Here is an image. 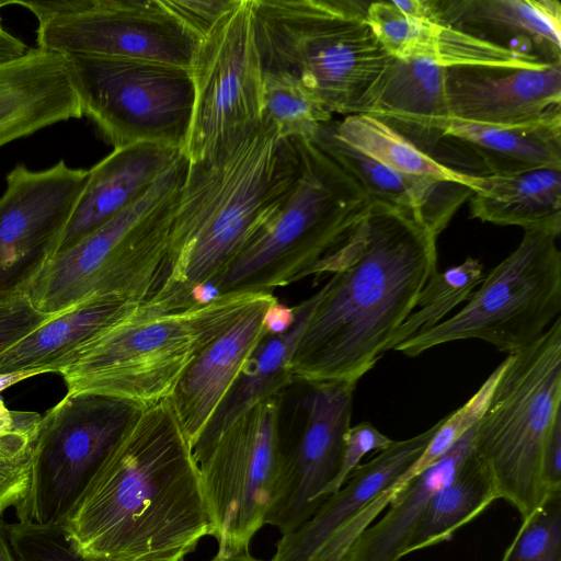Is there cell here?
Returning <instances> with one entry per match:
<instances>
[{"label": "cell", "instance_id": "40", "mask_svg": "<svg viewBox=\"0 0 561 561\" xmlns=\"http://www.w3.org/2000/svg\"><path fill=\"white\" fill-rule=\"evenodd\" d=\"M165 8L199 42L240 0H162Z\"/></svg>", "mask_w": 561, "mask_h": 561}, {"label": "cell", "instance_id": "39", "mask_svg": "<svg viewBox=\"0 0 561 561\" xmlns=\"http://www.w3.org/2000/svg\"><path fill=\"white\" fill-rule=\"evenodd\" d=\"M393 440L377 430L370 422L364 421L347 431L342 463L337 474L325 488L323 495L336 492L352 471L360 465L362 459L371 451L379 453Z\"/></svg>", "mask_w": 561, "mask_h": 561}, {"label": "cell", "instance_id": "22", "mask_svg": "<svg viewBox=\"0 0 561 561\" xmlns=\"http://www.w3.org/2000/svg\"><path fill=\"white\" fill-rule=\"evenodd\" d=\"M182 153L181 149L148 142L114 149L89 170L56 253L75 244L131 205Z\"/></svg>", "mask_w": 561, "mask_h": 561}, {"label": "cell", "instance_id": "16", "mask_svg": "<svg viewBox=\"0 0 561 561\" xmlns=\"http://www.w3.org/2000/svg\"><path fill=\"white\" fill-rule=\"evenodd\" d=\"M89 170L60 160L43 171L19 164L0 198V293L24 291L56 253Z\"/></svg>", "mask_w": 561, "mask_h": 561}, {"label": "cell", "instance_id": "20", "mask_svg": "<svg viewBox=\"0 0 561 561\" xmlns=\"http://www.w3.org/2000/svg\"><path fill=\"white\" fill-rule=\"evenodd\" d=\"M277 298L263 293L191 362L169 400L192 448L264 335L263 320Z\"/></svg>", "mask_w": 561, "mask_h": 561}, {"label": "cell", "instance_id": "37", "mask_svg": "<svg viewBox=\"0 0 561 561\" xmlns=\"http://www.w3.org/2000/svg\"><path fill=\"white\" fill-rule=\"evenodd\" d=\"M8 535L18 561H91L77 551L61 526L18 520L8 524Z\"/></svg>", "mask_w": 561, "mask_h": 561}, {"label": "cell", "instance_id": "46", "mask_svg": "<svg viewBox=\"0 0 561 561\" xmlns=\"http://www.w3.org/2000/svg\"><path fill=\"white\" fill-rule=\"evenodd\" d=\"M0 561H18L8 535V524L0 516Z\"/></svg>", "mask_w": 561, "mask_h": 561}, {"label": "cell", "instance_id": "7", "mask_svg": "<svg viewBox=\"0 0 561 561\" xmlns=\"http://www.w3.org/2000/svg\"><path fill=\"white\" fill-rule=\"evenodd\" d=\"M297 180L277 213L207 285L215 296L273 293L308 272L350 234L371 201L333 159L295 139Z\"/></svg>", "mask_w": 561, "mask_h": 561}, {"label": "cell", "instance_id": "3", "mask_svg": "<svg viewBox=\"0 0 561 561\" xmlns=\"http://www.w3.org/2000/svg\"><path fill=\"white\" fill-rule=\"evenodd\" d=\"M299 169L296 140L280 138L264 116L254 130L213 157L188 162L161 278L148 300L169 309L198 305L194 291L277 213Z\"/></svg>", "mask_w": 561, "mask_h": 561}, {"label": "cell", "instance_id": "38", "mask_svg": "<svg viewBox=\"0 0 561 561\" xmlns=\"http://www.w3.org/2000/svg\"><path fill=\"white\" fill-rule=\"evenodd\" d=\"M54 317L38 310L23 291L0 293V354Z\"/></svg>", "mask_w": 561, "mask_h": 561}, {"label": "cell", "instance_id": "41", "mask_svg": "<svg viewBox=\"0 0 561 561\" xmlns=\"http://www.w3.org/2000/svg\"><path fill=\"white\" fill-rule=\"evenodd\" d=\"M32 455L11 457L0 449V516L18 507L31 488Z\"/></svg>", "mask_w": 561, "mask_h": 561}, {"label": "cell", "instance_id": "36", "mask_svg": "<svg viewBox=\"0 0 561 561\" xmlns=\"http://www.w3.org/2000/svg\"><path fill=\"white\" fill-rule=\"evenodd\" d=\"M500 561H561V489L546 493Z\"/></svg>", "mask_w": 561, "mask_h": 561}, {"label": "cell", "instance_id": "23", "mask_svg": "<svg viewBox=\"0 0 561 561\" xmlns=\"http://www.w3.org/2000/svg\"><path fill=\"white\" fill-rule=\"evenodd\" d=\"M310 141L342 167L371 202L411 211L436 238L473 193L461 183L409 175L376 162L341 141L330 121Z\"/></svg>", "mask_w": 561, "mask_h": 561}, {"label": "cell", "instance_id": "17", "mask_svg": "<svg viewBox=\"0 0 561 561\" xmlns=\"http://www.w3.org/2000/svg\"><path fill=\"white\" fill-rule=\"evenodd\" d=\"M445 88L450 119L492 126L561 119V60L540 68L451 67Z\"/></svg>", "mask_w": 561, "mask_h": 561}, {"label": "cell", "instance_id": "29", "mask_svg": "<svg viewBox=\"0 0 561 561\" xmlns=\"http://www.w3.org/2000/svg\"><path fill=\"white\" fill-rule=\"evenodd\" d=\"M320 295L321 289L296 306V320L289 330L264 333L192 449L207 445L250 408L283 392L295 381L291 357Z\"/></svg>", "mask_w": 561, "mask_h": 561}, {"label": "cell", "instance_id": "35", "mask_svg": "<svg viewBox=\"0 0 561 561\" xmlns=\"http://www.w3.org/2000/svg\"><path fill=\"white\" fill-rule=\"evenodd\" d=\"M502 368L503 362L463 405L440 420L422 455L382 492L385 499L392 501L397 497L413 477L445 455L469 428L479 422Z\"/></svg>", "mask_w": 561, "mask_h": 561}, {"label": "cell", "instance_id": "10", "mask_svg": "<svg viewBox=\"0 0 561 561\" xmlns=\"http://www.w3.org/2000/svg\"><path fill=\"white\" fill-rule=\"evenodd\" d=\"M66 61L82 115L114 149L148 142L183 150L194 104L188 69L84 55Z\"/></svg>", "mask_w": 561, "mask_h": 561}, {"label": "cell", "instance_id": "25", "mask_svg": "<svg viewBox=\"0 0 561 561\" xmlns=\"http://www.w3.org/2000/svg\"><path fill=\"white\" fill-rule=\"evenodd\" d=\"M447 68L425 59H394L369 114L430 154L450 121Z\"/></svg>", "mask_w": 561, "mask_h": 561}, {"label": "cell", "instance_id": "45", "mask_svg": "<svg viewBox=\"0 0 561 561\" xmlns=\"http://www.w3.org/2000/svg\"><path fill=\"white\" fill-rule=\"evenodd\" d=\"M30 47L5 30L0 31V64L12 61L25 55Z\"/></svg>", "mask_w": 561, "mask_h": 561}, {"label": "cell", "instance_id": "48", "mask_svg": "<svg viewBox=\"0 0 561 561\" xmlns=\"http://www.w3.org/2000/svg\"><path fill=\"white\" fill-rule=\"evenodd\" d=\"M30 375H0V392H2L4 389L23 381L27 378H31Z\"/></svg>", "mask_w": 561, "mask_h": 561}, {"label": "cell", "instance_id": "5", "mask_svg": "<svg viewBox=\"0 0 561 561\" xmlns=\"http://www.w3.org/2000/svg\"><path fill=\"white\" fill-rule=\"evenodd\" d=\"M263 293L219 295L165 309L138 304L87 343L59 373L67 393H94L144 408L168 399L195 356Z\"/></svg>", "mask_w": 561, "mask_h": 561}, {"label": "cell", "instance_id": "15", "mask_svg": "<svg viewBox=\"0 0 561 561\" xmlns=\"http://www.w3.org/2000/svg\"><path fill=\"white\" fill-rule=\"evenodd\" d=\"M289 412L280 410L283 466L265 525L286 535L302 525L324 501L337 474L351 427L356 383L297 380Z\"/></svg>", "mask_w": 561, "mask_h": 561}, {"label": "cell", "instance_id": "27", "mask_svg": "<svg viewBox=\"0 0 561 561\" xmlns=\"http://www.w3.org/2000/svg\"><path fill=\"white\" fill-rule=\"evenodd\" d=\"M137 305L90 299L55 316L0 354V375L59 374L79 350Z\"/></svg>", "mask_w": 561, "mask_h": 561}, {"label": "cell", "instance_id": "26", "mask_svg": "<svg viewBox=\"0 0 561 561\" xmlns=\"http://www.w3.org/2000/svg\"><path fill=\"white\" fill-rule=\"evenodd\" d=\"M477 424L440 458L413 477L352 543L342 561H401L431 499L445 486L473 447Z\"/></svg>", "mask_w": 561, "mask_h": 561}, {"label": "cell", "instance_id": "24", "mask_svg": "<svg viewBox=\"0 0 561 561\" xmlns=\"http://www.w3.org/2000/svg\"><path fill=\"white\" fill-rule=\"evenodd\" d=\"M439 142L451 151L458 149L455 157H476L480 175L561 169V119L524 126L450 119L436 146Z\"/></svg>", "mask_w": 561, "mask_h": 561}, {"label": "cell", "instance_id": "8", "mask_svg": "<svg viewBox=\"0 0 561 561\" xmlns=\"http://www.w3.org/2000/svg\"><path fill=\"white\" fill-rule=\"evenodd\" d=\"M561 414V318L534 343L507 355L484 413L473 450L494 479L499 497L522 518L546 495L541 459Z\"/></svg>", "mask_w": 561, "mask_h": 561}, {"label": "cell", "instance_id": "11", "mask_svg": "<svg viewBox=\"0 0 561 561\" xmlns=\"http://www.w3.org/2000/svg\"><path fill=\"white\" fill-rule=\"evenodd\" d=\"M284 391L256 403L210 443L193 449L217 553L250 550L265 525L283 466Z\"/></svg>", "mask_w": 561, "mask_h": 561}, {"label": "cell", "instance_id": "1", "mask_svg": "<svg viewBox=\"0 0 561 561\" xmlns=\"http://www.w3.org/2000/svg\"><path fill=\"white\" fill-rule=\"evenodd\" d=\"M436 240L411 211L371 202L344 241L308 272L331 277L293 354L294 379L357 383L437 271Z\"/></svg>", "mask_w": 561, "mask_h": 561}, {"label": "cell", "instance_id": "32", "mask_svg": "<svg viewBox=\"0 0 561 561\" xmlns=\"http://www.w3.org/2000/svg\"><path fill=\"white\" fill-rule=\"evenodd\" d=\"M334 135L376 162L409 175L456 182L469 187L471 175L455 171L416 147L385 122L366 114L330 121Z\"/></svg>", "mask_w": 561, "mask_h": 561}, {"label": "cell", "instance_id": "18", "mask_svg": "<svg viewBox=\"0 0 561 561\" xmlns=\"http://www.w3.org/2000/svg\"><path fill=\"white\" fill-rule=\"evenodd\" d=\"M439 423L413 437L393 440L355 468L309 519L280 536L270 561H318L341 530L422 455Z\"/></svg>", "mask_w": 561, "mask_h": 561}, {"label": "cell", "instance_id": "12", "mask_svg": "<svg viewBox=\"0 0 561 561\" xmlns=\"http://www.w3.org/2000/svg\"><path fill=\"white\" fill-rule=\"evenodd\" d=\"M140 410L123 399L67 393L42 415L33 448L31 488L15 508L18 520L61 526Z\"/></svg>", "mask_w": 561, "mask_h": 561}, {"label": "cell", "instance_id": "30", "mask_svg": "<svg viewBox=\"0 0 561 561\" xmlns=\"http://www.w3.org/2000/svg\"><path fill=\"white\" fill-rule=\"evenodd\" d=\"M442 24L524 37L543 60H561V4L557 0H438Z\"/></svg>", "mask_w": 561, "mask_h": 561}, {"label": "cell", "instance_id": "6", "mask_svg": "<svg viewBox=\"0 0 561 561\" xmlns=\"http://www.w3.org/2000/svg\"><path fill=\"white\" fill-rule=\"evenodd\" d=\"M187 165L182 153L131 205L55 253L23 291L35 307L58 316L90 299L147 301L161 278Z\"/></svg>", "mask_w": 561, "mask_h": 561}, {"label": "cell", "instance_id": "4", "mask_svg": "<svg viewBox=\"0 0 561 561\" xmlns=\"http://www.w3.org/2000/svg\"><path fill=\"white\" fill-rule=\"evenodd\" d=\"M263 72L296 79L327 111L369 114L393 58L370 28L368 3L250 0Z\"/></svg>", "mask_w": 561, "mask_h": 561}, {"label": "cell", "instance_id": "21", "mask_svg": "<svg viewBox=\"0 0 561 561\" xmlns=\"http://www.w3.org/2000/svg\"><path fill=\"white\" fill-rule=\"evenodd\" d=\"M81 116L66 57L36 47L0 64V148Z\"/></svg>", "mask_w": 561, "mask_h": 561}, {"label": "cell", "instance_id": "42", "mask_svg": "<svg viewBox=\"0 0 561 561\" xmlns=\"http://www.w3.org/2000/svg\"><path fill=\"white\" fill-rule=\"evenodd\" d=\"M541 479L546 493L561 489V414L557 416L545 443Z\"/></svg>", "mask_w": 561, "mask_h": 561}, {"label": "cell", "instance_id": "28", "mask_svg": "<svg viewBox=\"0 0 561 561\" xmlns=\"http://www.w3.org/2000/svg\"><path fill=\"white\" fill-rule=\"evenodd\" d=\"M470 215L483 222L561 233V169L471 175Z\"/></svg>", "mask_w": 561, "mask_h": 561}, {"label": "cell", "instance_id": "9", "mask_svg": "<svg viewBox=\"0 0 561 561\" xmlns=\"http://www.w3.org/2000/svg\"><path fill=\"white\" fill-rule=\"evenodd\" d=\"M558 238L526 230L517 248L483 277L459 311L393 351L415 357L445 343L481 340L511 355L534 343L560 317Z\"/></svg>", "mask_w": 561, "mask_h": 561}, {"label": "cell", "instance_id": "43", "mask_svg": "<svg viewBox=\"0 0 561 561\" xmlns=\"http://www.w3.org/2000/svg\"><path fill=\"white\" fill-rule=\"evenodd\" d=\"M297 311L295 307H288L276 299L273 301L264 314L263 329L265 333H284L291 328L296 320Z\"/></svg>", "mask_w": 561, "mask_h": 561}, {"label": "cell", "instance_id": "14", "mask_svg": "<svg viewBox=\"0 0 561 561\" xmlns=\"http://www.w3.org/2000/svg\"><path fill=\"white\" fill-rule=\"evenodd\" d=\"M188 70L194 104L182 152L188 162H198L263 118V70L250 0H240L199 39Z\"/></svg>", "mask_w": 561, "mask_h": 561}, {"label": "cell", "instance_id": "34", "mask_svg": "<svg viewBox=\"0 0 561 561\" xmlns=\"http://www.w3.org/2000/svg\"><path fill=\"white\" fill-rule=\"evenodd\" d=\"M262 107L283 139L311 140L320 125L332 119L296 79L284 73L263 72Z\"/></svg>", "mask_w": 561, "mask_h": 561}, {"label": "cell", "instance_id": "31", "mask_svg": "<svg viewBox=\"0 0 561 561\" xmlns=\"http://www.w3.org/2000/svg\"><path fill=\"white\" fill-rule=\"evenodd\" d=\"M500 500L491 471L472 450L451 480L431 499L407 548V556L444 541Z\"/></svg>", "mask_w": 561, "mask_h": 561}, {"label": "cell", "instance_id": "44", "mask_svg": "<svg viewBox=\"0 0 561 561\" xmlns=\"http://www.w3.org/2000/svg\"><path fill=\"white\" fill-rule=\"evenodd\" d=\"M391 2L399 12L410 19L442 24L438 0H402Z\"/></svg>", "mask_w": 561, "mask_h": 561}, {"label": "cell", "instance_id": "49", "mask_svg": "<svg viewBox=\"0 0 561 561\" xmlns=\"http://www.w3.org/2000/svg\"><path fill=\"white\" fill-rule=\"evenodd\" d=\"M9 4H12V1H0V31L3 30L2 24H1V10L3 7L9 5Z\"/></svg>", "mask_w": 561, "mask_h": 561}, {"label": "cell", "instance_id": "19", "mask_svg": "<svg viewBox=\"0 0 561 561\" xmlns=\"http://www.w3.org/2000/svg\"><path fill=\"white\" fill-rule=\"evenodd\" d=\"M367 22L383 49L394 59H425L439 66L540 68L550 62L463 30L410 19L391 1L370 2Z\"/></svg>", "mask_w": 561, "mask_h": 561}, {"label": "cell", "instance_id": "13", "mask_svg": "<svg viewBox=\"0 0 561 561\" xmlns=\"http://www.w3.org/2000/svg\"><path fill=\"white\" fill-rule=\"evenodd\" d=\"M37 20L38 48L188 69L198 39L162 0L12 1Z\"/></svg>", "mask_w": 561, "mask_h": 561}, {"label": "cell", "instance_id": "47", "mask_svg": "<svg viewBox=\"0 0 561 561\" xmlns=\"http://www.w3.org/2000/svg\"><path fill=\"white\" fill-rule=\"evenodd\" d=\"M209 561H264L254 557L250 550L240 551L234 553H216Z\"/></svg>", "mask_w": 561, "mask_h": 561}, {"label": "cell", "instance_id": "33", "mask_svg": "<svg viewBox=\"0 0 561 561\" xmlns=\"http://www.w3.org/2000/svg\"><path fill=\"white\" fill-rule=\"evenodd\" d=\"M483 265L478 259L467 257L461 264L444 272L435 271L417 296L414 309L398 328L386 351L426 332L440 322L482 282Z\"/></svg>", "mask_w": 561, "mask_h": 561}, {"label": "cell", "instance_id": "2", "mask_svg": "<svg viewBox=\"0 0 561 561\" xmlns=\"http://www.w3.org/2000/svg\"><path fill=\"white\" fill-rule=\"evenodd\" d=\"M61 528L91 561H184L211 537L193 449L169 398L141 408Z\"/></svg>", "mask_w": 561, "mask_h": 561}]
</instances>
